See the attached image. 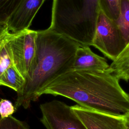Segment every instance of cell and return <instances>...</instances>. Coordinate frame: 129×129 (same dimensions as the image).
<instances>
[{
	"instance_id": "cell-1",
	"label": "cell",
	"mask_w": 129,
	"mask_h": 129,
	"mask_svg": "<svg viewBox=\"0 0 129 129\" xmlns=\"http://www.w3.org/2000/svg\"><path fill=\"white\" fill-rule=\"evenodd\" d=\"M60 95L91 110L121 115L129 112V96L106 70H71L54 79L38 94Z\"/></svg>"
},
{
	"instance_id": "cell-12",
	"label": "cell",
	"mask_w": 129,
	"mask_h": 129,
	"mask_svg": "<svg viewBox=\"0 0 129 129\" xmlns=\"http://www.w3.org/2000/svg\"><path fill=\"white\" fill-rule=\"evenodd\" d=\"M129 0H120L119 14L114 21L127 43H129Z\"/></svg>"
},
{
	"instance_id": "cell-16",
	"label": "cell",
	"mask_w": 129,
	"mask_h": 129,
	"mask_svg": "<svg viewBox=\"0 0 129 129\" xmlns=\"http://www.w3.org/2000/svg\"><path fill=\"white\" fill-rule=\"evenodd\" d=\"M0 129H31L27 124L12 115L2 118L0 116Z\"/></svg>"
},
{
	"instance_id": "cell-5",
	"label": "cell",
	"mask_w": 129,
	"mask_h": 129,
	"mask_svg": "<svg viewBox=\"0 0 129 129\" xmlns=\"http://www.w3.org/2000/svg\"><path fill=\"white\" fill-rule=\"evenodd\" d=\"M41 122L46 129H87L71 106L57 100L40 105Z\"/></svg>"
},
{
	"instance_id": "cell-6",
	"label": "cell",
	"mask_w": 129,
	"mask_h": 129,
	"mask_svg": "<svg viewBox=\"0 0 129 129\" xmlns=\"http://www.w3.org/2000/svg\"><path fill=\"white\" fill-rule=\"evenodd\" d=\"M37 31L29 29L12 33L9 40L13 63L25 78L34 55Z\"/></svg>"
},
{
	"instance_id": "cell-9",
	"label": "cell",
	"mask_w": 129,
	"mask_h": 129,
	"mask_svg": "<svg viewBox=\"0 0 129 129\" xmlns=\"http://www.w3.org/2000/svg\"><path fill=\"white\" fill-rule=\"evenodd\" d=\"M108 67L105 58L94 53L89 46L80 45L76 50L72 70L105 71Z\"/></svg>"
},
{
	"instance_id": "cell-8",
	"label": "cell",
	"mask_w": 129,
	"mask_h": 129,
	"mask_svg": "<svg viewBox=\"0 0 129 129\" xmlns=\"http://www.w3.org/2000/svg\"><path fill=\"white\" fill-rule=\"evenodd\" d=\"M45 0H21L9 17L8 31L15 33L29 29L35 16Z\"/></svg>"
},
{
	"instance_id": "cell-3",
	"label": "cell",
	"mask_w": 129,
	"mask_h": 129,
	"mask_svg": "<svg viewBox=\"0 0 129 129\" xmlns=\"http://www.w3.org/2000/svg\"><path fill=\"white\" fill-rule=\"evenodd\" d=\"M99 11V0H53L48 28L89 46Z\"/></svg>"
},
{
	"instance_id": "cell-2",
	"label": "cell",
	"mask_w": 129,
	"mask_h": 129,
	"mask_svg": "<svg viewBox=\"0 0 129 129\" xmlns=\"http://www.w3.org/2000/svg\"><path fill=\"white\" fill-rule=\"evenodd\" d=\"M80 44L48 28L37 31L34 55L17 94L15 109H27L37 101L39 92L54 79L72 69L76 50Z\"/></svg>"
},
{
	"instance_id": "cell-7",
	"label": "cell",
	"mask_w": 129,
	"mask_h": 129,
	"mask_svg": "<svg viewBox=\"0 0 129 129\" xmlns=\"http://www.w3.org/2000/svg\"><path fill=\"white\" fill-rule=\"evenodd\" d=\"M87 129H129V112L114 115L83 107L71 106Z\"/></svg>"
},
{
	"instance_id": "cell-15",
	"label": "cell",
	"mask_w": 129,
	"mask_h": 129,
	"mask_svg": "<svg viewBox=\"0 0 129 129\" xmlns=\"http://www.w3.org/2000/svg\"><path fill=\"white\" fill-rule=\"evenodd\" d=\"M21 0H0V24L7 22Z\"/></svg>"
},
{
	"instance_id": "cell-10",
	"label": "cell",
	"mask_w": 129,
	"mask_h": 129,
	"mask_svg": "<svg viewBox=\"0 0 129 129\" xmlns=\"http://www.w3.org/2000/svg\"><path fill=\"white\" fill-rule=\"evenodd\" d=\"M106 71L119 81L129 79V44L109 65Z\"/></svg>"
},
{
	"instance_id": "cell-4",
	"label": "cell",
	"mask_w": 129,
	"mask_h": 129,
	"mask_svg": "<svg viewBox=\"0 0 129 129\" xmlns=\"http://www.w3.org/2000/svg\"><path fill=\"white\" fill-rule=\"evenodd\" d=\"M128 44L114 21L100 10L91 45L113 60Z\"/></svg>"
},
{
	"instance_id": "cell-17",
	"label": "cell",
	"mask_w": 129,
	"mask_h": 129,
	"mask_svg": "<svg viewBox=\"0 0 129 129\" xmlns=\"http://www.w3.org/2000/svg\"><path fill=\"white\" fill-rule=\"evenodd\" d=\"M15 110V106L10 100L4 99L0 100V116L2 118L12 115Z\"/></svg>"
},
{
	"instance_id": "cell-14",
	"label": "cell",
	"mask_w": 129,
	"mask_h": 129,
	"mask_svg": "<svg viewBox=\"0 0 129 129\" xmlns=\"http://www.w3.org/2000/svg\"><path fill=\"white\" fill-rule=\"evenodd\" d=\"M120 0H99L100 10L108 18L115 21L119 14Z\"/></svg>"
},
{
	"instance_id": "cell-18",
	"label": "cell",
	"mask_w": 129,
	"mask_h": 129,
	"mask_svg": "<svg viewBox=\"0 0 129 129\" xmlns=\"http://www.w3.org/2000/svg\"><path fill=\"white\" fill-rule=\"evenodd\" d=\"M7 24H0V41L4 36L8 32Z\"/></svg>"
},
{
	"instance_id": "cell-13",
	"label": "cell",
	"mask_w": 129,
	"mask_h": 129,
	"mask_svg": "<svg viewBox=\"0 0 129 129\" xmlns=\"http://www.w3.org/2000/svg\"><path fill=\"white\" fill-rule=\"evenodd\" d=\"M11 32L8 31L0 41V76L10 66L13 64L9 40Z\"/></svg>"
},
{
	"instance_id": "cell-11",
	"label": "cell",
	"mask_w": 129,
	"mask_h": 129,
	"mask_svg": "<svg viewBox=\"0 0 129 129\" xmlns=\"http://www.w3.org/2000/svg\"><path fill=\"white\" fill-rule=\"evenodd\" d=\"M25 79L14 64L8 67L0 76V86L8 87L17 92V94L22 90Z\"/></svg>"
}]
</instances>
